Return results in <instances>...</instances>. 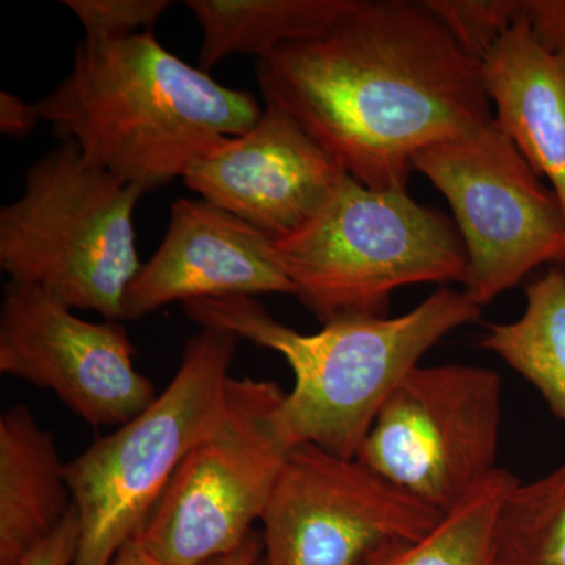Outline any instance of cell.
<instances>
[{"label": "cell", "mask_w": 565, "mask_h": 565, "mask_svg": "<svg viewBox=\"0 0 565 565\" xmlns=\"http://www.w3.org/2000/svg\"><path fill=\"white\" fill-rule=\"evenodd\" d=\"M256 79L266 106L374 191H407L418 152L494 120L481 62L424 2L353 0L322 35L258 61Z\"/></svg>", "instance_id": "obj_1"}, {"label": "cell", "mask_w": 565, "mask_h": 565, "mask_svg": "<svg viewBox=\"0 0 565 565\" xmlns=\"http://www.w3.org/2000/svg\"><path fill=\"white\" fill-rule=\"evenodd\" d=\"M36 107L58 140L147 193L182 180L264 114L250 92L218 84L152 32L82 40L68 76Z\"/></svg>", "instance_id": "obj_2"}, {"label": "cell", "mask_w": 565, "mask_h": 565, "mask_svg": "<svg viewBox=\"0 0 565 565\" xmlns=\"http://www.w3.org/2000/svg\"><path fill=\"white\" fill-rule=\"evenodd\" d=\"M200 327L226 330L280 353L294 385L281 423L294 445H315L355 459L374 419L394 390L435 344L479 321L463 291L441 286L397 318L343 319L300 333L267 313L255 297L233 296L182 303Z\"/></svg>", "instance_id": "obj_3"}, {"label": "cell", "mask_w": 565, "mask_h": 565, "mask_svg": "<svg viewBox=\"0 0 565 565\" xmlns=\"http://www.w3.org/2000/svg\"><path fill=\"white\" fill-rule=\"evenodd\" d=\"M143 189L61 141L33 162L17 202L0 210V267L71 310L122 322L141 263L134 211Z\"/></svg>", "instance_id": "obj_4"}, {"label": "cell", "mask_w": 565, "mask_h": 565, "mask_svg": "<svg viewBox=\"0 0 565 565\" xmlns=\"http://www.w3.org/2000/svg\"><path fill=\"white\" fill-rule=\"evenodd\" d=\"M275 244L297 299L323 326L388 318L404 286L467 280L462 236L444 212L349 174L307 225Z\"/></svg>", "instance_id": "obj_5"}, {"label": "cell", "mask_w": 565, "mask_h": 565, "mask_svg": "<svg viewBox=\"0 0 565 565\" xmlns=\"http://www.w3.org/2000/svg\"><path fill=\"white\" fill-rule=\"evenodd\" d=\"M241 338L203 327L143 412L66 463L81 537L74 565H111L161 500L221 403Z\"/></svg>", "instance_id": "obj_6"}, {"label": "cell", "mask_w": 565, "mask_h": 565, "mask_svg": "<svg viewBox=\"0 0 565 565\" xmlns=\"http://www.w3.org/2000/svg\"><path fill=\"white\" fill-rule=\"evenodd\" d=\"M275 382L230 377L136 541L159 563L203 565L228 555L262 520L296 445L281 423Z\"/></svg>", "instance_id": "obj_7"}, {"label": "cell", "mask_w": 565, "mask_h": 565, "mask_svg": "<svg viewBox=\"0 0 565 565\" xmlns=\"http://www.w3.org/2000/svg\"><path fill=\"white\" fill-rule=\"evenodd\" d=\"M414 169L451 204L468 256L463 292L478 307L565 263L563 206L497 121L418 152Z\"/></svg>", "instance_id": "obj_8"}, {"label": "cell", "mask_w": 565, "mask_h": 565, "mask_svg": "<svg viewBox=\"0 0 565 565\" xmlns=\"http://www.w3.org/2000/svg\"><path fill=\"white\" fill-rule=\"evenodd\" d=\"M503 382L470 364L415 367L379 412L356 459L445 514L494 470Z\"/></svg>", "instance_id": "obj_9"}, {"label": "cell", "mask_w": 565, "mask_h": 565, "mask_svg": "<svg viewBox=\"0 0 565 565\" xmlns=\"http://www.w3.org/2000/svg\"><path fill=\"white\" fill-rule=\"evenodd\" d=\"M441 515L356 457L297 445L259 520L258 565H359L382 545L427 533Z\"/></svg>", "instance_id": "obj_10"}, {"label": "cell", "mask_w": 565, "mask_h": 565, "mask_svg": "<svg viewBox=\"0 0 565 565\" xmlns=\"http://www.w3.org/2000/svg\"><path fill=\"white\" fill-rule=\"evenodd\" d=\"M0 373L50 390L92 427L122 426L156 399L121 322H88L35 286L7 281Z\"/></svg>", "instance_id": "obj_11"}, {"label": "cell", "mask_w": 565, "mask_h": 565, "mask_svg": "<svg viewBox=\"0 0 565 565\" xmlns=\"http://www.w3.org/2000/svg\"><path fill=\"white\" fill-rule=\"evenodd\" d=\"M345 174L288 114L266 106L255 128L207 152L182 181L204 202L280 241L326 206Z\"/></svg>", "instance_id": "obj_12"}, {"label": "cell", "mask_w": 565, "mask_h": 565, "mask_svg": "<svg viewBox=\"0 0 565 565\" xmlns=\"http://www.w3.org/2000/svg\"><path fill=\"white\" fill-rule=\"evenodd\" d=\"M259 294L296 296L273 237L202 199H178L161 245L129 285L122 321L174 302Z\"/></svg>", "instance_id": "obj_13"}, {"label": "cell", "mask_w": 565, "mask_h": 565, "mask_svg": "<svg viewBox=\"0 0 565 565\" xmlns=\"http://www.w3.org/2000/svg\"><path fill=\"white\" fill-rule=\"evenodd\" d=\"M481 76L494 121L550 181L565 214V51L542 46L520 11L482 58Z\"/></svg>", "instance_id": "obj_14"}, {"label": "cell", "mask_w": 565, "mask_h": 565, "mask_svg": "<svg viewBox=\"0 0 565 565\" xmlns=\"http://www.w3.org/2000/svg\"><path fill=\"white\" fill-rule=\"evenodd\" d=\"M73 508L66 463L31 408L0 416V565H20Z\"/></svg>", "instance_id": "obj_15"}, {"label": "cell", "mask_w": 565, "mask_h": 565, "mask_svg": "<svg viewBox=\"0 0 565 565\" xmlns=\"http://www.w3.org/2000/svg\"><path fill=\"white\" fill-rule=\"evenodd\" d=\"M202 25L200 68L232 55L258 61L294 41L316 39L351 9L353 0H188Z\"/></svg>", "instance_id": "obj_16"}, {"label": "cell", "mask_w": 565, "mask_h": 565, "mask_svg": "<svg viewBox=\"0 0 565 565\" xmlns=\"http://www.w3.org/2000/svg\"><path fill=\"white\" fill-rule=\"evenodd\" d=\"M514 475L494 470L427 533L382 545L359 565H504L498 523Z\"/></svg>", "instance_id": "obj_17"}, {"label": "cell", "mask_w": 565, "mask_h": 565, "mask_svg": "<svg viewBox=\"0 0 565 565\" xmlns=\"http://www.w3.org/2000/svg\"><path fill=\"white\" fill-rule=\"evenodd\" d=\"M481 345L525 377L565 422L564 269L553 267L531 282L522 318L490 323Z\"/></svg>", "instance_id": "obj_18"}, {"label": "cell", "mask_w": 565, "mask_h": 565, "mask_svg": "<svg viewBox=\"0 0 565 565\" xmlns=\"http://www.w3.org/2000/svg\"><path fill=\"white\" fill-rule=\"evenodd\" d=\"M504 565H565V463L505 497L498 523Z\"/></svg>", "instance_id": "obj_19"}, {"label": "cell", "mask_w": 565, "mask_h": 565, "mask_svg": "<svg viewBox=\"0 0 565 565\" xmlns=\"http://www.w3.org/2000/svg\"><path fill=\"white\" fill-rule=\"evenodd\" d=\"M424 6L478 62L512 28L522 11V0H424Z\"/></svg>", "instance_id": "obj_20"}, {"label": "cell", "mask_w": 565, "mask_h": 565, "mask_svg": "<svg viewBox=\"0 0 565 565\" xmlns=\"http://www.w3.org/2000/svg\"><path fill=\"white\" fill-rule=\"evenodd\" d=\"M85 31V39L120 40L152 32L163 13L173 6L169 0H63Z\"/></svg>", "instance_id": "obj_21"}, {"label": "cell", "mask_w": 565, "mask_h": 565, "mask_svg": "<svg viewBox=\"0 0 565 565\" xmlns=\"http://www.w3.org/2000/svg\"><path fill=\"white\" fill-rule=\"evenodd\" d=\"M79 516L73 504L57 530L36 545L20 565H74L77 548H79Z\"/></svg>", "instance_id": "obj_22"}, {"label": "cell", "mask_w": 565, "mask_h": 565, "mask_svg": "<svg viewBox=\"0 0 565 565\" xmlns=\"http://www.w3.org/2000/svg\"><path fill=\"white\" fill-rule=\"evenodd\" d=\"M535 40L550 51H565V0H522Z\"/></svg>", "instance_id": "obj_23"}, {"label": "cell", "mask_w": 565, "mask_h": 565, "mask_svg": "<svg viewBox=\"0 0 565 565\" xmlns=\"http://www.w3.org/2000/svg\"><path fill=\"white\" fill-rule=\"evenodd\" d=\"M41 121L36 104L25 103L13 93H0V132L11 139H24Z\"/></svg>", "instance_id": "obj_24"}, {"label": "cell", "mask_w": 565, "mask_h": 565, "mask_svg": "<svg viewBox=\"0 0 565 565\" xmlns=\"http://www.w3.org/2000/svg\"><path fill=\"white\" fill-rule=\"evenodd\" d=\"M262 556V541L253 533L243 545L237 546L228 555L215 557L203 565H258Z\"/></svg>", "instance_id": "obj_25"}, {"label": "cell", "mask_w": 565, "mask_h": 565, "mask_svg": "<svg viewBox=\"0 0 565 565\" xmlns=\"http://www.w3.org/2000/svg\"><path fill=\"white\" fill-rule=\"evenodd\" d=\"M111 565H166L159 563L156 557H152L147 550L143 548L136 541H129L128 544L122 546L120 553H118L117 557H115L114 564Z\"/></svg>", "instance_id": "obj_26"}]
</instances>
